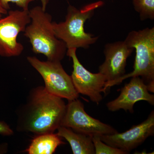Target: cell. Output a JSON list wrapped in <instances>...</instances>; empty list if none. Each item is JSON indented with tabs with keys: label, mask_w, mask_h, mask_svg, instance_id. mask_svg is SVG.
Here are the masks:
<instances>
[{
	"label": "cell",
	"mask_w": 154,
	"mask_h": 154,
	"mask_svg": "<svg viewBox=\"0 0 154 154\" xmlns=\"http://www.w3.org/2000/svg\"><path fill=\"white\" fill-rule=\"evenodd\" d=\"M63 144L57 134H43L36 135L25 152L29 154H52L59 146Z\"/></svg>",
	"instance_id": "obj_13"
},
{
	"label": "cell",
	"mask_w": 154,
	"mask_h": 154,
	"mask_svg": "<svg viewBox=\"0 0 154 154\" xmlns=\"http://www.w3.org/2000/svg\"><path fill=\"white\" fill-rule=\"evenodd\" d=\"M127 44L135 49L133 70L125 74L115 83L119 85L124 80L140 77L148 86L149 92H154V28L132 30L124 40Z\"/></svg>",
	"instance_id": "obj_4"
},
{
	"label": "cell",
	"mask_w": 154,
	"mask_h": 154,
	"mask_svg": "<svg viewBox=\"0 0 154 154\" xmlns=\"http://www.w3.org/2000/svg\"><path fill=\"white\" fill-rule=\"evenodd\" d=\"M29 12L30 22L24 35L29 39L32 51L43 54L48 60L61 62L66 55L67 48L63 42L56 37L51 15L40 6H36Z\"/></svg>",
	"instance_id": "obj_2"
},
{
	"label": "cell",
	"mask_w": 154,
	"mask_h": 154,
	"mask_svg": "<svg viewBox=\"0 0 154 154\" xmlns=\"http://www.w3.org/2000/svg\"><path fill=\"white\" fill-rule=\"evenodd\" d=\"M134 50L124 40L105 44L104 49L105 61L99 66V71L106 78V92L126 74L127 60Z\"/></svg>",
	"instance_id": "obj_9"
},
{
	"label": "cell",
	"mask_w": 154,
	"mask_h": 154,
	"mask_svg": "<svg viewBox=\"0 0 154 154\" xmlns=\"http://www.w3.org/2000/svg\"><path fill=\"white\" fill-rule=\"evenodd\" d=\"M27 60L43 79L47 92L68 101L78 99L71 76L65 71L60 61H41L36 57L28 56Z\"/></svg>",
	"instance_id": "obj_5"
},
{
	"label": "cell",
	"mask_w": 154,
	"mask_h": 154,
	"mask_svg": "<svg viewBox=\"0 0 154 154\" xmlns=\"http://www.w3.org/2000/svg\"><path fill=\"white\" fill-rule=\"evenodd\" d=\"M61 126L89 136L114 134L115 128L86 113L84 104L78 99L68 101Z\"/></svg>",
	"instance_id": "obj_7"
},
{
	"label": "cell",
	"mask_w": 154,
	"mask_h": 154,
	"mask_svg": "<svg viewBox=\"0 0 154 154\" xmlns=\"http://www.w3.org/2000/svg\"><path fill=\"white\" fill-rule=\"evenodd\" d=\"M77 48L68 49L66 55L71 58L73 71L71 77L79 94L88 96L92 102L99 104L103 99L102 93L106 94V78L100 72L93 73L88 71L79 60Z\"/></svg>",
	"instance_id": "obj_8"
},
{
	"label": "cell",
	"mask_w": 154,
	"mask_h": 154,
	"mask_svg": "<svg viewBox=\"0 0 154 154\" xmlns=\"http://www.w3.org/2000/svg\"><path fill=\"white\" fill-rule=\"evenodd\" d=\"M154 134V111L140 124L133 125L124 132L99 136L100 139L108 145L129 154Z\"/></svg>",
	"instance_id": "obj_10"
},
{
	"label": "cell",
	"mask_w": 154,
	"mask_h": 154,
	"mask_svg": "<svg viewBox=\"0 0 154 154\" xmlns=\"http://www.w3.org/2000/svg\"><path fill=\"white\" fill-rule=\"evenodd\" d=\"M36 0H0L3 7L7 11L10 9V3H15L16 5L22 10L28 11L29 4L31 2ZM41 2L42 8L44 11H46L47 6L50 0H39Z\"/></svg>",
	"instance_id": "obj_16"
},
{
	"label": "cell",
	"mask_w": 154,
	"mask_h": 154,
	"mask_svg": "<svg viewBox=\"0 0 154 154\" xmlns=\"http://www.w3.org/2000/svg\"><path fill=\"white\" fill-rule=\"evenodd\" d=\"M8 11L6 10L3 6L2 5L1 2H0V18L3 17L4 15H6L8 14Z\"/></svg>",
	"instance_id": "obj_18"
},
{
	"label": "cell",
	"mask_w": 154,
	"mask_h": 154,
	"mask_svg": "<svg viewBox=\"0 0 154 154\" xmlns=\"http://www.w3.org/2000/svg\"><path fill=\"white\" fill-rule=\"evenodd\" d=\"M13 130L4 122H0V134L4 136H11L14 134Z\"/></svg>",
	"instance_id": "obj_17"
},
{
	"label": "cell",
	"mask_w": 154,
	"mask_h": 154,
	"mask_svg": "<svg viewBox=\"0 0 154 154\" xmlns=\"http://www.w3.org/2000/svg\"><path fill=\"white\" fill-rule=\"evenodd\" d=\"M29 10H12L0 18V56L10 57L21 55L24 46L17 40L30 23Z\"/></svg>",
	"instance_id": "obj_6"
},
{
	"label": "cell",
	"mask_w": 154,
	"mask_h": 154,
	"mask_svg": "<svg viewBox=\"0 0 154 154\" xmlns=\"http://www.w3.org/2000/svg\"><path fill=\"white\" fill-rule=\"evenodd\" d=\"M57 131L58 135L69 143L74 154H95L92 137L75 132L65 127L61 126Z\"/></svg>",
	"instance_id": "obj_12"
},
{
	"label": "cell",
	"mask_w": 154,
	"mask_h": 154,
	"mask_svg": "<svg viewBox=\"0 0 154 154\" xmlns=\"http://www.w3.org/2000/svg\"><path fill=\"white\" fill-rule=\"evenodd\" d=\"M135 11L141 21L154 19V0H132Z\"/></svg>",
	"instance_id": "obj_14"
},
{
	"label": "cell",
	"mask_w": 154,
	"mask_h": 154,
	"mask_svg": "<svg viewBox=\"0 0 154 154\" xmlns=\"http://www.w3.org/2000/svg\"><path fill=\"white\" fill-rule=\"evenodd\" d=\"M146 101L154 105V95L150 94L148 86L140 77L131 78L129 83L122 88L117 98L106 104L108 110L116 112L121 109L134 112V106L136 102Z\"/></svg>",
	"instance_id": "obj_11"
},
{
	"label": "cell",
	"mask_w": 154,
	"mask_h": 154,
	"mask_svg": "<svg viewBox=\"0 0 154 154\" xmlns=\"http://www.w3.org/2000/svg\"><path fill=\"white\" fill-rule=\"evenodd\" d=\"M66 105L43 86L33 88L17 111V130L38 135L54 133L61 126Z\"/></svg>",
	"instance_id": "obj_1"
},
{
	"label": "cell",
	"mask_w": 154,
	"mask_h": 154,
	"mask_svg": "<svg viewBox=\"0 0 154 154\" xmlns=\"http://www.w3.org/2000/svg\"><path fill=\"white\" fill-rule=\"evenodd\" d=\"M104 2L98 1L86 5L78 9L69 5L65 20L57 23L52 22V28L56 37L63 42L67 48L88 49L96 43L99 36L87 33L85 24L93 17L96 9L103 5Z\"/></svg>",
	"instance_id": "obj_3"
},
{
	"label": "cell",
	"mask_w": 154,
	"mask_h": 154,
	"mask_svg": "<svg viewBox=\"0 0 154 154\" xmlns=\"http://www.w3.org/2000/svg\"><path fill=\"white\" fill-rule=\"evenodd\" d=\"M92 139L95 148V154H127L123 151L103 142L100 139L99 136H94L92 137Z\"/></svg>",
	"instance_id": "obj_15"
}]
</instances>
